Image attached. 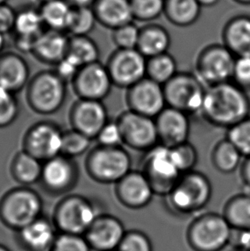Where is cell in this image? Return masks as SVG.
I'll return each mask as SVG.
<instances>
[{
    "label": "cell",
    "mask_w": 250,
    "mask_h": 251,
    "mask_svg": "<svg viewBox=\"0 0 250 251\" xmlns=\"http://www.w3.org/2000/svg\"><path fill=\"white\" fill-rule=\"evenodd\" d=\"M43 162L21 150L10 162V173L14 181L21 186L30 187L41 180Z\"/></svg>",
    "instance_id": "cell-26"
},
{
    "label": "cell",
    "mask_w": 250,
    "mask_h": 251,
    "mask_svg": "<svg viewBox=\"0 0 250 251\" xmlns=\"http://www.w3.org/2000/svg\"><path fill=\"white\" fill-rule=\"evenodd\" d=\"M171 36L165 27L159 25H149L141 28L138 50L147 58L168 52Z\"/></svg>",
    "instance_id": "cell-28"
},
{
    "label": "cell",
    "mask_w": 250,
    "mask_h": 251,
    "mask_svg": "<svg viewBox=\"0 0 250 251\" xmlns=\"http://www.w3.org/2000/svg\"><path fill=\"white\" fill-rule=\"evenodd\" d=\"M97 19L92 7H74L67 34L70 36H88Z\"/></svg>",
    "instance_id": "cell-35"
},
{
    "label": "cell",
    "mask_w": 250,
    "mask_h": 251,
    "mask_svg": "<svg viewBox=\"0 0 250 251\" xmlns=\"http://www.w3.org/2000/svg\"><path fill=\"white\" fill-rule=\"evenodd\" d=\"M189 116L186 112L166 106L155 118L159 144L173 148L189 142Z\"/></svg>",
    "instance_id": "cell-20"
},
{
    "label": "cell",
    "mask_w": 250,
    "mask_h": 251,
    "mask_svg": "<svg viewBox=\"0 0 250 251\" xmlns=\"http://www.w3.org/2000/svg\"><path fill=\"white\" fill-rule=\"evenodd\" d=\"M147 64L148 58L137 49H117L105 66L113 86L128 89L147 77Z\"/></svg>",
    "instance_id": "cell-13"
},
{
    "label": "cell",
    "mask_w": 250,
    "mask_h": 251,
    "mask_svg": "<svg viewBox=\"0 0 250 251\" xmlns=\"http://www.w3.org/2000/svg\"><path fill=\"white\" fill-rule=\"evenodd\" d=\"M212 195L213 187L209 178L194 170L183 174L176 186L166 196V206L176 215H190L205 208Z\"/></svg>",
    "instance_id": "cell-3"
},
{
    "label": "cell",
    "mask_w": 250,
    "mask_h": 251,
    "mask_svg": "<svg viewBox=\"0 0 250 251\" xmlns=\"http://www.w3.org/2000/svg\"><path fill=\"white\" fill-rule=\"evenodd\" d=\"M231 81L245 91H250V55L236 58Z\"/></svg>",
    "instance_id": "cell-45"
},
{
    "label": "cell",
    "mask_w": 250,
    "mask_h": 251,
    "mask_svg": "<svg viewBox=\"0 0 250 251\" xmlns=\"http://www.w3.org/2000/svg\"><path fill=\"white\" fill-rule=\"evenodd\" d=\"M91 138L75 129H68L64 131L61 154L71 159L88 153L91 148Z\"/></svg>",
    "instance_id": "cell-36"
},
{
    "label": "cell",
    "mask_w": 250,
    "mask_h": 251,
    "mask_svg": "<svg viewBox=\"0 0 250 251\" xmlns=\"http://www.w3.org/2000/svg\"><path fill=\"white\" fill-rule=\"evenodd\" d=\"M114 191L119 203L132 210L148 207L155 196L145 174L133 170L116 183Z\"/></svg>",
    "instance_id": "cell-18"
},
{
    "label": "cell",
    "mask_w": 250,
    "mask_h": 251,
    "mask_svg": "<svg viewBox=\"0 0 250 251\" xmlns=\"http://www.w3.org/2000/svg\"><path fill=\"white\" fill-rule=\"evenodd\" d=\"M100 211L95 201L78 194H68L55 206L51 220L59 233L84 236Z\"/></svg>",
    "instance_id": "cell-4"
},
{
    "label": "cell",
    "mask_w": 250,
    "mask_h": 251,
    "mask_svg": "<svg viewBox=\"0 0 250 251\" xmlns=\"http://www.w3.org/2000/svg\"><path fill=\"white\" fill-rule=\"evenodd\" d=\"M226 139L237 148L244 158L250 157V116L227 129Z\"/></svg>",
    "instance_id": "cell-40"
},
{
    "label": "cell",
    "mask_w": 250,
    "mask_h": 251,
    "mask_svg": "<svg viewBox=\"0 0 250 251\" xmlns=\"http://www.w3.org/2000/svg\"><path fill=\"white\" fill-rule=\"evenodd\" d=\"M69 42L67 33L46 29L34 42L32 54L41 63L55 66L67 55Z\"/></svg>",
    "instance_id": "cell-23"
},
{
    "label": "cell",
    "mask_w": 250,
    "mask_h": 251,
    "mask_svg": "<svg viewBox=\"0 0 250 251\" xmlns=\"http://www.w3.org/2000/svg\"><path fill=\"white\" fill-rule=\"evenodd\" d=\"M141 28L131 23L119 27L112 33V40L118 49H137Z\"/></svg>",
    "instance_id": "cell-42"
},
{
    "label": "cell",
    "mask_w": 250,
    "mask_h": 251,
    "mask_svg": "<svg viewBox=\"0 0 250 251\" xmlns=\"http://www.w3.org/2000/svg\"><path fill=\"white\" fill-rule=\"evenodd\" d=\"M95 140L98 142V145L105 147H122L123 136L119 123L117 120L105 124L100 131Z\"/></svg>",
    "instance_id": "cell-44"
},
{
    "label": "cell",
    "mask_w": 250,
    "mask_h": 251,
    "mask_svg": "<svg viewBox=\"0 0 250 251\" xmlns=\"http://www.w3.org/2000/svg\"><path fill=\"white\" fill-rule=\"evenodd\" d=\"M141 171L149 179L154 195L164 197L173 190L182 176L173 160L171 148L162 144L145 152Z\"/></svg>",
    "instance_id": "cell-8"
},
{
    "label": "cell",
    "mask_w": 250,
    "mask_h": 251,
    "mask_svg": "<svg viewBox=\"0 0 250 251\" xmlns=\"http://www.w3.org/2000/svg\"><path fill=\"white\" fill-rule=\"evenodd\" d=\"M100 49L89 36H70L67 56L81 67L100 61Z\"/></svg>",
    "instance_id": "cell-33"
},
{
    "label": "cell",
    "mask_w": 250,
    "mask_h": 251,
    "mask_svg": "<svg viewBox=\"0 0 250 251\" xmlns=\"http://www.w3.org/2000/svg\"><path fill=\"white\" fill-rule=\"evenodd\" d=\"M64 130L58 124L46 120L27 129L23 139V150L43 163L61 154Z\"/></svg>",
    "instance_id": "cell-11"
},
{
    "label": "cell",
    "mask_w": 250,
    "mask_h": 251,
    "mask_svg": "<svg viewBox=\"0 0 250 251\" xmlns=\"http://www.w3.org/2000/svg\"><path fill=\"white\" fill-rule=\"evenodd\" d=\"M243 155L229 140L217 143L212 152V163L215 169L223 174H230L241 167Z\"/></svg>",
    "instance_id": "cell-32"
},
{
    "label": "cell",
    "mask_w": 250,
    "mask_h": 251,
    "mask_svg": "<svg viewBox=\"0 0 250 251\" xmlns=\"http://www.w3.org/2000/svg\"><path fill=\"white\" fill-rule=\"evenodd\" d=\"M4 47H5V35L0 34V54L3 53Z\"/></svg>",
    "instance_id": "cell-52"
},
{
    "label": "cell",
    "mask_w": 250,
    "mask_h": 251,
    "mask_svg": "<svg viewBox=\"0 0 250 251\" xmlns=\"http://www.w3.org/2000/svg\"><path fill=\"white\" fill-rule=\"evenodd\" d=\"M200 115L212 126L230 129L250 116L247 92L232 81L207 87Z\"/></svg>",
    "instance_id": "cell-1"
},
{
    "label": "cell",
    "mask_w": 250,
    "mask_h": 251,
    "mask_svg": "<svg viewBox=\"0 0 250 251\" xmlns=\"http://www.w3.org/2000/svg\"><path fill=\"white\" fill-rule=\"evenodd\" d=\"M92 9L97 23L112 30L135 20L130 0H96Z\"/></svg>",
    "instance_id": "cell-24"
},
{
    "label": "cell",
    "mask_w": 250,
    "mask_h": 251,
    "mask_svg": "<svg viewBox=\"0 0 250 251\" xmlns=\"http://www.w3.org/2000/svg\"><path fill=\"white\" fill-rule=\"evenodd\" d=\"M223 41L236 58L250 55V17L240 16L229 21L224 28Z\"/></svg>",
    "instance_id": "cell-25"
},
{
    "label": "cell",
    "mask_w": 250,
    "mask_h": 251,
    "mask_svg": "<svg viewBox=\"0 0 250 251\" xmlns=\"http://www.w3.org/2000/svg\"><path fill=\"white\" fill-rule=\"evenodd\" d=\"M88 176L102 184H114L132 171L131 157L123 147L97 145L85 159Z\"/></svg>",
    "instance_id": "cell-7"
},
{
    "label": "cell",
    "mask_w": 250,
    "mask_h": 251,
    "mask_svg": "<svg viewBox=\"0 0 250 251\" xmlns=\"http://www.w3.org/2000/svg\"><path fill=\"white\" fill-rule=\"evenodd\" d=\"M201 7H212L216 5L220 0H197Z\"/></svg>",
    "instance_id": "cell-51"
},
{
    "label": "cell",
    "mask_w": 250,
    "mask_h": 251,
    "mask_svg": "<svg viewBox=\"0 0 250 251\" xmlns=\"http://www.w3.org/2000/svg\"><path fill=\"white\" fill-rule=\"evenodd\" d=\"M19 113L20 105L16 94L0 86V129L11 126Z\"/></svg>",
    "instance_id": "cell-37"
},
{
    "label": "cell",
    "mask_w": 250,
    "mask_h": 251,
    "mask_svg": "<svg viewBox=\"0 0 250 251\" xmlns=\"http://www.w3.org/2000/svg\"><path fill=\"white\" fill-rule=\"evenodd\" d=\"M71 83L78 99L100 101L110 95L113 86L106 66L100 61L82 66Z\"/></svg>",
    "instance_id": "cell-15"
},
{
    "label": "cell",
    "mask_w": 250,
    "mask_h": 251,
    "mask_svg": "<svg viewBox=\"0 0 250 251\" xmlns=\"http://www.w3.org/2000/svg\"><path fill=\"white\" fill-rule=\"evenodd\" d=\"M126 101L128 110L152 119L167 106L164 87L149 77L127 89Z\"/></svg>",
    "instance_id": "cell-16"
},
{
    "label": "cell",
    "mask_w": 250,
    "mask_h": 251,
    "mask_svg": "<svg viewBox=\"0 0 250 251\" xmlns=\"http://www.w3.org/2000/svg\"><path fill=\"white\" fill-rule=\"evenodd\" d=\"M0 251H10V250L5 245H0Z\"/></svg>",
    "instance_id": "cell-54"
},
{
    "label": "cell",
    "mask_w": 250,
    "mask_h": 251,
    "mask_svg": "<svg viewBox=\"0 0 250 251\" xmlns=\"http://www.w3.org/2000/svg\"><path fill=\"white\" fill-rule=\"evenodd\" d=\"M38 1H40L41 3H45V2H48V1H50V0H38Z\"/></svg>",
    "instance_id": "cell-56"
},
{
    "label": "cell",
    "mask_w": 250,
    "mask_h": 251,
    "mask_svg": "<svg viewBox=\"0 0 250 251\" xmlns=\"http://www.w3.org/2000/svg\"><path fill=\"white\" fill-rule=\"evenodd\" d=\"M152 241L145 232L128 230L117 251H152Z\"/></svg>",
    "instance_id": "cell-41"
},
{
    "label": "cell",
    "mask_w": 250,
    "mask_h": 251,
    "mask_svg": "<svg viewBox=\"0 0 250 251\" xmlns=\"http://www.w3.org/2000/svg\"><path fill=\"white\" fill-rule=\"evenodd\" d=\"M73 7H92L96 0H67Z\"/></svg>",
    "instance_id": "cell-50"
},
{
    "label": "cell",
    "mask_w": 250,
    "mask_h": 251,
    "mask_svg": "<svg viewBox=\"0 0 250 251\" xmlns=\"http://www.w3.org/2000/svg\"><path fill=\"white\" fill-rule=\"evenodd\" d=\"M135 20L150 22L165 11L166 0H130Z\"/></svg>",
    "instance_id": "cell-39"
},
{
    "label": "cell",
    "mask_w": 250,
    "mask_h": 251,
    "mask_svg": "<svg viewBox=\"0 0 250 251\" xmlns=\"http://www.w3.org/2000/svg\"><path fill=\"white\" fill-rule=\"evenodd\" d=\"M74 7L67 0H50L40 5L42 20L47 29L67 33Z\"/></svg>",
    "instance_id": "cell-29"
},
{
    "label": "cell",
    "mask_w": 250,
    "mask_h": 251,
    "mask_svg": "<svg viewBox=\"0 0 250 251\" xmlns=\"http://www.w3.org/2000/svg\"><path fill=\"white\" fill-rule=\"evenodd\" d=\"M126 231L125 225L119 218L102 213L84 237L93 251H117Z\"/></svg>",
    "instance_id": "cell-19"
},
{
    "label": "cell",
    "mask_w": 250,
    "mask_h": 251,
    "mask_svg": "<svg viewBox=\"0 0 250 251\" xmlns=\"http://www.w3.org/2000/svg\"><path fill=\"white\" fill-rule=\"evenodd\" d=\"M222 214L233 230H250V195L243 192L230 197Z\"/></svg>",
    "instance_id": "cell-31"
},
{
    "label": "cell",
    "mask_w": 250,
    "mask_h": 251,
    "mask_svg": "<svg viewBox=\"0 0 250 251\" xmlns=\"http://www.w3.org/2000/svg\"><path fill=\"white\" fill-rule=\"evenodd\" d=\"M71 128L95 140L109 121L108 111L100 100L78 99L70 111Z\"/></svg>",
    "instance_id": "cell-17"
},
{
    "label": "cell",
    "mask_w": 250,
    "mask_h": 251,
    "mask_svg": "<svg viewBox=\"0 0 250 251\" xmlns=\"http://www.w3.org/2000/svg\"><path fill=\"white\" fill-rule=\"evenodd\" d=\"M51 251H93L84 236L59 233Z\"/></svg>",
    "instance_id": "cell-43"
},
{
    "label": "cell",
    "mask_w": 250,
    "mask_h": 251,
    "mask_svg": "<svg viewBox=\"0 0 250 251\" xmlns=\"http://www.w3.org/2000/svg\"><path fill=\"white\" fill-rule=\"evenodd\" d=\"M81 68L80 65L66 55L65 58L55 65L54 71L64 82L68 83L72 82Z\"/></svg>",
    "instance_id": "cell-46"
},
{
    "label": "cell",
    "mask_w": 250,
    "mask_h": 251,
    "mask_svg": "<svg viewBox=\"0 0 250 251\" xmlns=\"http://www.w3.org/2000/svg\"><path fill=\"white\" fill-rule=\"evenodd\" d=\"M117 121L122 132L123 143L129 149L147 152L159 144L155 119L128 109Z\"/></svg>",
    "instance_id": "cell-14"
},
{
    "label": "cell",
    "mask_w": 250,
    "mask_h": 251,
    "mask_svg": "<svg viewBox=\"0 0 250 251\" xmlns=\"http://www.w3.org/2000/svg\"><path fill=\"white\" fill-rule=\"evenodd\" d=\"M230 245L234 251H250V230H233Z\"/></svg>",
    "instance_id": "cell-48"
},
{
    "label": "cell",
    "mask_w": 250,
    "mask_h": 251,
    "mask_svg": "<svg viewBox=\"0 0 250 251\" xmlns=\"http://www.w3.org/2000/svg\"><path fill=\"white\" fill-rule=\"evenodd\" d=\"M13 35L36 40L47 28L42 20L40 6L32 3L24 4L17 9Z\"/></svg>",
    "instance_id": "cell-27"
},
{
    "label": "cell",
    "mask_w": 250,
    "mask_h": 251,
    "mask_svg": "<svg viewBox=\"0 0 250 251\" xmlns=\"http://www.w3.org/2000/svg\"><path fill=\"white\" fill-rule=\"evenodd\" d=\"M163 87L167 106L189 115L200 114L206 88L196 74L178 72Z\"/></svg>",
    "instance_id": "cell-9"
},
{
    "label": "cell",
    "mask_w": 250,
    "mask_h": 251,
    "mask_svg": "<svg viewBox=\"0 0 250 251\" xmlns=\"http://www.w3.org/2000/svg\"><path fill=\"white\" fill-rule=\"evenodd\" d=\"M26 100L40 115L58 112L67 98V82L53 71H42L31 77L26 87Z\"/></svg>",
    "instance_id": "cell-5"
},
{
    "label": "cell",
    "mask_w": 250,
    "mask_h": 251,
    "mask_svg": "<svg viewBox=\"0 0 250 251\" xmlns=\"http://www.w3.org/2000/svg\"><path fill=\"white\" fill-rule=\"evenodd\" d=\"M233 229L222 214L197 215L186 230V241L193 251H222L230 245Z\"/></svg>",
    "instance_id": "cell-6"
},
{
    "label": "cell",
    "mask_w": 250,
    "mask_h": 251,
    "mask_svg": "<svg viewBox=\"0 0 250 251\" xmlns=\"http://www.w3.org/2000/svg\"><path fill=\"white\" fill-rule=\"evenodd\" d=\"M200 10L201 6L197 0H166L164 14L170 23L184 27L198 20Z\"/></svg>",
    "instance_id": "cell-30"
},
{
    "label": "cell",
    "mask_w": 250,
    "mask_h": 251,
    "mask_svg": "<svg viewBox=\"0 0 250 251\" xmlns=\"http://www.w3.org/2000/svg\"><path fill=\"white\" fill-rule=\"evenodd\" d=\"M236 2L240 3H244V4H250V0H235Z\"/></svg>",
    "instance_id": "cell-53"
},
{
    "label": "cell",
    "mask_w": 250,
    "mask_h": 251,
    "mask_svg": "<svg viewBox=\"0 0 250 251\" xmlns=\"http://www.w3.org/2000/svg\"><path fill=\"white\" fill-rule=\"evenodd\" d=\"M44 202L41 195L31 187L10 189L0 199V222L17 232L43 214Z\"/></svg>",
    "instance_id": "cell-2"
},
{
    "label": "cell",
    "mask_w": 250,
    "mask_h": 251,
    "mask_svg": "<svg viewBox=\"0 0 250 251\" xmlns=\"http://www.w3.org/2000/svg\"><path fill=\"white\" fill-rule=\"evenodd\" d=\"M172 156L182 175L192 172L198 162V153L192 143L187 142L171 148Z\"/></svg>",
    "instance_id": "cell-38"
},
{
    "label": "cell",
    "mask_w": 250,
    "mask_h": 251,
    "mask_svg": "<svg viewBox=\"0 0 250 251\" xmlns=\"http://www.w3.org/2000/svg\"><path fill=\"white\" fill-rule=\"evenodd\" d=\"M17 10L8 3L0 4V34H12Z\"/></svg>",
    "instance_id": "cell-47"
},
{
    "label": "cell",
    "mask_w": 250,
    "mask_h": 251,
    "mask_svg": "<svg viewBox=\"0 0 250 251\" xmlns=\"http://www.w3.org/2000/svg\"></svg>",
    "instance_id": "cell-57"
},
{
    "label": "cell",
    "mask_w": 250,
    "mask_h": 251,
    "mask_svg": "<svg viewBox=\"0 0 250 251\" xmlns=\"http://www.w3.org/2000/svg\"><path fill=\"white\" fill-rule=\"evenodd\" d=\"M8 0H0V4H3V3H6Z\"/></svg>",
    "instance_id": "cell-55"
},
{
    "label": "cell",
    "mask_w": 250,
    "mask_h": 251,
    "mask_svg": "<svg viewBox=\"0 0 250 251\" xmlns=\"http://www.w3.org/2000/svg\"><path fill=\"white\" fill-rule=\"evenodd\" d=\"M241 179L244 183V193L250 195V157L244 158L240 167Z\"/></svg>",
    "instance_id": "cell-49"
},
{
    "label": "cell",
    "mask_w": 250,
    "mask_h": 251,
    "mask_svg": "<svg viewBox=\"0 0 250 251\" xmlns=\"http://www.w3.org/2000/svg\"><path fill=\"white\" fill-rule=\"evenodd\" d=\"M30 80V69L26 59L15 51L0 54V86L14 94L26 88Z\"/></svg>",
    "instance_id": "cell-22"
},
{
    "label": "cell",
    "mask_w": 250,
    "mask_h": 251,
    "mask_svg": "<svg viewBox=\"0 0 250 251\" xmlns=\"http://www.w3.org/2000/svg\"><path fill=\"white\" fill-rule=\"evenodd\" d=\"M236 56L225 45L204 48L196 58V75L207 87L232 80Z\"/></svg>",
    "instance_id": "cell-10"
},
{
    "label": "cell",
    "mask_w": 250,
    "mask_h": 251,
    "mask_svg": "<svg viewBox=\"0 0 250 251\" xmlns=\"http://www.w3.org/2000/svg\"><path fill=\"white\" fill-rule=\"evenodd\" d=\"M175 58L169 52L148 58L147 77L160 85H164L177 74Z\"/></svg>",
    "instance_id": "cell-34"
},
{
    "label": "cell",
    "mask_w": 250,
    "mask_h": 251,
    "mask_svg": "<svg viewBox=\"0 0 250 251\" xmlns=\"http://www.w3.org/2000/svg\"><path fill=\"white\" fill-rule=\"evenodd\" d=\"M79 175V167L75 160L59 154L43 163L39 183L49 196H66L76 186Z\"/></svg>",
    "instance_id": "cell-12"
},
{
    "label": "cell",
    "mask_w": 250,
    "mask_h": 251,
    "mask_svg": "<svg viewBox=\"0 0 250 251\" xmlns=\"http://www.w3.org/2000/svg\"><path fill=\"white\" fill-rule=\"evenodd\" d=\"M58 231L51 219L42 215L16 232V241L24 251H51Z\"/></svg>",
    "instance_id": "cell-21"
}]
</instances>
